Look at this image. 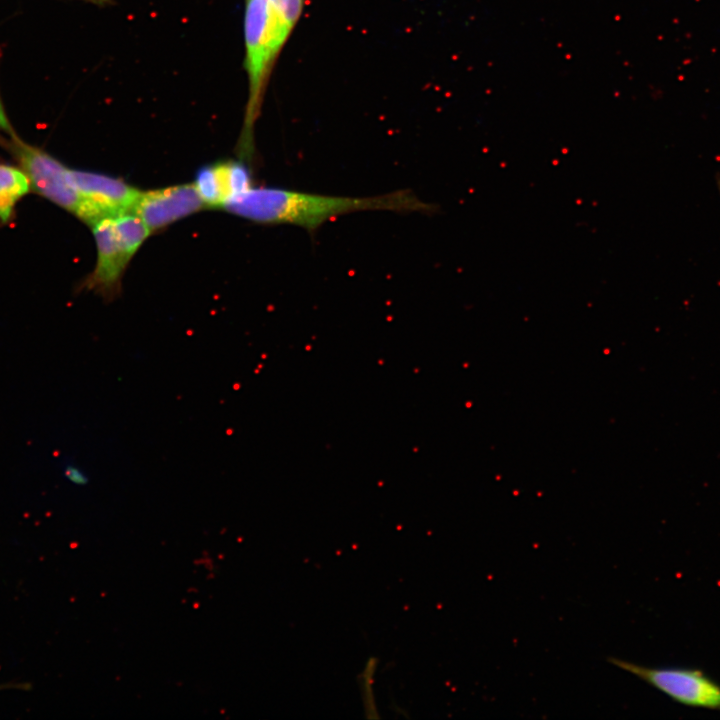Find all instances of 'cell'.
Masks as SVG:
<instances>
[{
  "label": "cell",
  "instance_id": "5b68a950",
  "mask_svg": "<svg viewBox=\"0 0 720 720\" xmlns=\"http://www.w3.org/2000/svg\"><path fill=\"white\" fill-rule=\"evenodd\" d=\"M610 664L649 683L672 699L693 707L720 709V686L700 671L649 668L615 657Z\"/></svg>",
  "mask_w": 720,
  "mask_h": 720
},
{
  "label": "cell",
  "instance_id": "6da1fadb",
  "mask_svg": "<svg viewBox=\"0 0 720 720\" xmlns=\"http://www.w3.org/2000/svg\"><path fill=\"white\" fill-rule=\"evenodd\" d=\"M227 211L261 224H289L314 232L327 221L359 211L431 213L435 207L408 190L369 197L314 194L282 188L251 187L229 198Z\"/></svg>",
  "mask_w": 720,
  "mask_h": 720
},
{
  "label": "cell",
  "instance_id": "3957f363",
  "mask_svg": "<svg viewBox=\"0 0 720 720\" xmlns=\"http://www.w3.org/2000/svg\"><path fill=\"white\" fill-rule=\"evenodd\" d=\"M92 231L97 259L85 285L111 301L120 293L122 275L128 263L151 231L132 212L102 218L92 224Z\"/></svg>",
  "mask_w": 720,
  "mask_h": 720
},
{
  "label": "cell",
  "instance_id": "7c38bea8",
  "mask_svg": "<svg viewBox=\"0 0 720 720\" xmlns=\"http://www.w3.org/2000/svg\"><path fill=\"white\" fill-rule=\"evenodd\" d=\"M65 476L70 481H72L75 484L83 485L86 484L88 481V478L86 475L77 467L73 465H69L65 468Z\"/></svg>",
  "mask_w": 720,
  "mask_h": 720
},
{
  "label": "cell",
  "instance_id": "ba28073f",
  "mask_svg": "<svg viewBox=\"0 0 720 720\" xmlns=\"http://www.w3.org/2000/svg\"><path fill=\"white\" fill-rule=\"evenodd\" d=\"M30 189V181L21 167L0 163V222L9 221L16 204Z\"/></svg>",
  "mask_w": 720,
  "mask_h": 720
},
{
  "label": "cell",
  "instance_id": "8fae6325",
  "mask_svg": "<svg viewBox=\"0 0 720 720\" xmlns=\"http://www.w3.org/2000/svg\"><path fill=\"white\" fill-rule=\"evenodd\" d=\"M377 667L378 659L374 656L369 657L358 676L364 713L371 719L379 718L374 689Z\"/></svg>",
  "mask_w": 720,
  "mask_h": 720
},
{
  "label": "cell",
  "instance_id": "9c48e42d",
  "mask_svg": "<svg viewBox=\"0 0 720 720\" xmlns=\"http://www.w3.org/2000/svg\"><path fill=\"white\" fill-rule=\"evenodd\" d=\"M194 185L205 206L222 207L225 203L226 193L217 163L201 167Z\"/></svg>",
  "mask_w": 720,
  "mask_h": 720
},
{
  "label": "cell",
  "instance_id": "30bf717a",
  "mask_svg": "<svg viewBox=\"0 0 720 720\" xmlns=\"http://www.w3.org/2000/svg\"><path fill=\"white\" fill-rule=\"evenodd\" d=\"M217 166L226 193V201L252 187L250 171L243 162H219Z\"/></svg>",
  "mask_w": 720,
  "mask_h": 720
},
{
  "label": "cell",
  "instance_id": "5bb4252c",
  "mask_svg": "<svg viewBox=\"0 0 720 720\" xmlns=\"http://www.w3.org/2000/svg\"><path fill=\"white\" fill-rule=\"evenodd\" d=\"M88 3H92L98 6H105L112 3V0H82Z\"/></svg>",
  "mask_w": 720,
  "mask_h": 720
},
{
  "label": "cell",
  "instance_id": "8992f818",
  "mask_svg": "<svg viewBox=\"0 0 720 720\" xmlns=\"http://www.w3.org/2000/svg\"><path fill=\"white\" fill-rule=\"evenodd\" d=\"M68 178L93 212L96 222L131 212L141 193L120 178L97 172L69 168Z\"/></svg>",
  "mask_w": 720,
  "mask_h": 720
},
{
  "label": "cell",
  "instance_id": "277c9868",
  "mask_svg": "<svg viewBox=\"0 0 720 720\" xmlns=\"http://www.w3.org/2000/svg\"><path fill=\"white\" fill-rule=\"evenodd\" d=\"M9 149L26 173L31 189L92 225L93 212L68 178V167L44 150L11 137Z\"/></svg>",
  "mask_w": 720,
  "mask_h": 720
},
{
  "label": "cell",
  "instance_id": "52a82bcc",
  "mask_svg": "<svg viewBox=\"0 0 720 720\" xmlns=\"http://www.w3.org/2000/svg\"><path fill=\"white\" fill-rule=\"evenodd\" d=\"M205 207L194 184H180L141 192L132 213L158 230Z\"/></svg>",
  "mask_w": 720,
  "mask_h": 720
},
{
  "label": "cell",
  "instance_id": "4fadbf2b",
  "mask_svg": "<svg viewBox=\"0 0 720 720\" xmlns=\"http://www.w3.org/2000/svg\"><path fill=\"white\" fill-rule=\"evenodd\" d=\"M0 130L4 133L8 134L10 137H15V131L9 121V118L6 114L3 101L0 95Z\"/></svg>",
  "mask_w": 720,
  "mask_h": 720
},
{
  "label": "cell",
  "instance_id": "7a4b0ae2",
  "mask_svg": "<svg viewBox=\"0 0 720 720\" xmlns=\"http://www.w3.org/2000/svg\"><path fill=\"white\" fill-rule=\"evenodd\" d=\"M305 0H245L243 34L248 100L237 144L239 156L254 154V126L276 59L296 26Z\"/></svg>",
  "mask_w": 720,
  "mask_h": 720
}]
</instances>
